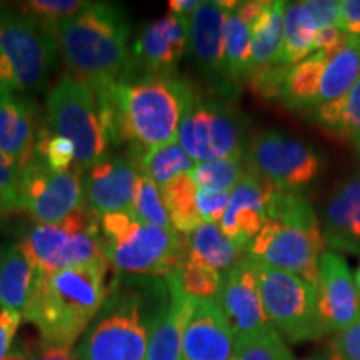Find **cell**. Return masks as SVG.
Wrapping results in <instances>:
<instances>
[{
    "label": "cell",
    "mask_w": 360,
    "mask_h": 360,
    "mask_svg": "<svg viewBox=\"0 0 360 360\" xmlns=\"http://www.w3.org/2000/svg\"><path fill=\"white\" fill-rule=\"evenodd\" d=\"M110 107L117 146L148 150L175 142L197 89L179 75H141L124 70L115 82L96 87Z\"/></svg>",
    "instance_id": "1"
},
{
    "label": "cell",
    "mask_w": 360,
    "mask_h": 360,
    "mask_svg": "<svg viewBox=\"0 0 360 360\" xmlns=\"http://www.w3.org/2000/svg\"><path fill=\"white\" fill-rule=\"evenodd\" d=\"M169 300L165 278L115 274L75 354L80 360H146L152 328Z\"/></svg>",
    "instance_id": "2"
},
{
    "label": "cell",
    "mask_w": 360,
    "mask_h": 360,
    "mask_svg": "<svg viewBox=\"0 0 360 360\" xmlns=\"http://www.w3.org/2000/svg\"><path fill=\"white\" fill-rule=\"evenodd\" d=\"M107 265L102 259L52 274L37 270L24 319L44 344L72 347L87 332L109 295Z\"/></svg>",
    "instance_id": "3"
},
{
    "label": "cell",
    "mask_w": 360,
    "mask_h": 360,
    "mask_svg": "<svg viewBox=\"0 0 360 360\" xmlns=\"http://www.w3.org/2000/svg\"><path fill=\"white\" fill-rule=\"evenodd\" d=\"M130 25L122 6L87 2L58 30V47L70 77L92 89L115 82L130 60Z\"/></svg>",
    "instance_id": "4"
},
{
    "label": "cell",
    "mask_w": 360,
    "mask_h": 360,
    "mask_svg": "<svg viewBox=\"0 0 360 360\" xmlns=\"http://www.w3.org/2000/svg\"><path fill=\"white\" fill-rule=\"evenodd\" d=\"M265 212L267 220L247 247V255L317 287L326 240L312 204L300 192L276 187Z\"/></svg>",
    "instance_id": "5"
},
{
    "label": "cell",
    "mask_w": 360,
    "mask_h": 360,
    "mask_svg": "<svg viewBox=\"0 0 360 360\" xmlns=\"http://www.w3.org/2000/svg\"><path fill=\"white\" fill-rule=\"evenodd\" d=\"M98 227L103 255L117 276L165 278L187 259L186 236L143 224L130 210L101 215Z\"/></svg>",
    "instance_id": "6"
},
{
    "label": "cell",
    "mask_w": 360,
    "mask_h": 360,
    "mask_svg": "<svg viewBox=\"0 0 360 360\" xmlns=\"http://www.w3.org/2000/svg\"><path fill=\"white\" fill-rule=\"evenodd\" d=\"M58 30L11 7L0 34V85L11 94L39 92L57 65Z\"/></svg>",
    "instance_id": "7"
},
{
    "label": "cell",
    "mask_w": 360,
    "mask_h": 360,
    "mask_svg": "<svg viewBox=\"0 0 360 360\" xmlns=\"http://www.w3.org/2000/svg\"><path fill=\"white\" fill-rule=\"evenodd\" d=\"M45 105L47 127L74 143L79 172H87L109 154L96 90L90 85L67 74L49 90Z\"/></svg>",
    "instance_id": "8"
},
{
    "label": "cell",
    "mask_w": 360,
    "mask_h": 360,
    "mask_svg": "<svg viewBox=\"0 0 360 360\" xmlns=\"http://www.w3.org/2000/svg\"><path fill=\"white\" fill-rule=\"evenodd\" d=\"M19 244L39 272L45 274L105 259L98 219L85 205L58 224H25Z\"/></svg>",
    "instance_id": "9"
},
{
    "label": "cell",
    "mask_w": 360,
    "mask_h": 360,
    "mask_svg": "<svg viewBox=\"0 0 360 360\" xmlns=\"http://www.w3.org/2000/svg\"><path fill=\"white\" fill-rule=\"evenodd\" d=\"M177 139L197 164L244 157L247 119L233 102L197 92L184 115Z\"/></svg>",
    "instance_id": "10"
},
{
    "label": "cell",
    "mask_w": 360,
    "mask_h": 360,
    "mask_svg": "<svg viewBox=\"0 0 360 360\" xmlns=\"http://www.w3.org/2000/svg\"><path fill=\"white\" fill-rule=\"evenodd\" d=\"M257 274L265 314L281 337L292 344H300L327 335L319 314V292L314 283L260 262H257Z\"/></svg>",
    "instance_id": "11"
},
{
    "label": "cell",
    "mask_w": 360,
    "mask_h": 360,
    "mask_svg": "<svg viewBox=\"0 0 360 360\" xmlns=\"http://www.w3.org/2000/svg\"><path fill=\"white\" fill-rule=\"evenodd\" d=\"M322 165L317 148L281 130L257 134L245 152V167L281 191L299 192L310 186L321 174Z\"/></svg>",
    "instance_id": "12"
},
{
    "label": "cell",
    "mask_w": 360,
    "mask_h": 360,
    "mask_svg": "<svg viewBox=\"0 0 360 360\" xmlns=\"http://www.w3.org/2000/svg\"><path fill=\"white\" fill-rule=\"evenodd\" d=\"M24 212L37 224H58L84 205L82 172H53L39 157L20 170Z\"/></svg>",
    "instance_id": "13"
},
{
    "label": "cell",
    "mask_w": 360,
    "mask_h": 360,
    "mask_svg": "<svg viewBox=\"0 0 360 360\" xmlns=\"http://www.w3.org/2000/svg\"><path fill=\"white\" fill-rule=\"evenodd\" d=\"M231 11L220 0L202 2L191 17V47L197 70L205 80L207 89L222 101H233L238 89L232 82L225 60V25Z\"/></svg>",
    "instance_id": "14"
},
{
    "label": "cell",
    "mask_w": 360,
    "mask_h": 360,
    "mask_svg": "<svg viewBox=\"0 0 360 360\" xmlns=\"http://www.w3.org/2000/svg\"><path fill=\"white\" fill-rule=\"evenodd\" d=\"M217 304L236 335V342L262 334L270 326L260 295L257 260L244 255L224 274Z\"/></svg>",
    "instance_id": "15"
},
{
    "label": "cell",
    "mask_w": 360,
    "mask_h": 360,
    "mask_svg": "<svg viewBox=\"0 0 360 360\" xmlns=\"http://www.w3.org/2000/svg\"><path fill=\"white\" fill-rule=\"evenodd\" d=\"M191 42V17L170 15L147 22L134 42L125 70L141 75H177V65Z\"/></svg>",
    "instance_id": "16"
},
{
    "label": "cell",
    "mask_w": 360,
    "mask_h": 360,
    "mask_svg": "<svg viewBox=\"0 0 360 360\" xmlns=\"http://www.w3.org/2000/svg\"><path fill=\"white\" fill-rule=\"evenodd\" d=\"M139 175L141 170L129 155L107 154L82 174L84 205L97 219L103 214L129 212Z\"/></svg>",
    "instance_id": "17"
},
{
    "label": "cell",
    "mask_w": 360,
    "mask_h": 360,
    "mask_svg": "<svg viewBox=\"0 0 360 360\" xmlns=\"http://www.w3.org/2000/svg\"><path fill=\"white\" fill-rule=\"evenodd\" d=\"M319 314L327 334L344 332L360 317V294L344 257L326 250L319 267Z\"/></svg>",
    "instance_id": "18"
},
{
    "label": "cell",
    "mask_w": 360,
    "mask_h": 360,
    "mask_svg": "<svg viewBox=\"0 0 360 360\" xmlns=\"http://www.w3.org/2000/svg\"><path fill=\"white\" fill-rule=\"evenodd\" d=\"M276 186L247 169L231 191V204L219 227L225 236L245 250L267 220V200Z\"/></svg>",
    "instance_id": "19"
},
{
    "label": "cell",
    "mask_w": 360,
    "mask_h": 360,
    "mask_svg": "<svg viewBox=\"0 0 360 360\" xmlns=\"http://www.w3.org/2000/svg\"><path fill=\"white\" fill-rule=\"evenodd\" d=\"M236 335L217 300H197L182 340V360H232Z\"/></svg>",
    "instance_id": "20"
},
{
    "label": "cell",
    "mask_w": 360,
    "mask_h": 360,
    "mask_svg": "<svg viewBox=\"0 0 360 360\" xmlns=\"http://www.w3.org/2000/svg\"><path fill=\"white\" fill-rule=\"evenodd\" d=\"M44 122L40 107L30 97L8 92L0 98V150L15 162L19 170L34 159Z\"/></svg>",
    "instance_id": "21"
},
{
    "label": "cell",
    "mask_w": 360,
    "mask_h": 360,
    "mask_svg": "<svg viewBox=\"0 0 360 360\" xmlns=\"http://www.w3.org/2000/svg\"><path fill=\"white\" fill-rule=\"evenodd\" d=\"M323 240L337 250L360 254V175L335 188L326 205Z\"/></svg>",
    "instance_id": "22"
},
{
    "label": "cell",
    "mask_w": 360,
    "mask_h": 360,
    "mask_svg": "<svg viewBox=\"0 0 360 360\" xmlns=\"http://www.w3.org/2000/svg\"><path fill=\"white\" fill-rule=\"evenodd\" d=\"M165 281L169 283L170 300L152 328L146 360H182L184 330L197 302L184 294L174 272Z\"/></svg>",
    "instance_id": "23"
},
{
    "label": "cell",
    "mask_w": 360,
    "mask_h": 360,
    "mask_svg": "<svg viewBox=\"0 0 360 360\" xmlns=\"http://www.w3.org/2000/svg\"><path fill=\"white\" fill-rule=\"evenodd\" d=\"M37 267L19 242L0 244V307L24 317L30 302Z\"/></svg>",
    "instance_id": "24"
},
{
    "label": "cell",
    "mask_w": 360,
    "mask_h": 360,
    "mask_svg": "<svg viewBox=\"0 0 360 360\" xmlns=\"http://www.w3.org/2000/svg\"><path fill=\"white\" fill-rule=\"evenodd\" d=\"M244 254L245 250L232 242L215 224H200L187 236V257L209 265L222 276L244 257Z\"/></svg>",
    "instance_id": "25"
},
{
    "label": "cell",
    "mask_w": 360,
    "mask_h": 360,
    "mask_svg": "<svg viewBox=\"0 0 360 360\" xmlns=\"http://www.w3.org/2000/svg\"><path fill=\"white\" fill-rule=\"evenodd\" d=\"M327 62L326 53L315 52L304 62L292 67L283 85L281 103L297 112H310L319 107L321 84Z\"/></svg>",
    "instance_id": "26"
},
{
    "label": "cell",
    "mask_w": 360,
    "mask_h": 360,
    "mask_svg": "<svg viewBox=\"0 0 360 360\" xmlns=\"http://www.w3.org/2000/svg\"><path fill=\"white\" fill-rule=\"evenodd\" d=\"M283 12H285V2H269L267 11L250 27L254 70L282 65Z\"/></svg>",
    "instance_id": "27"
},
{
    "label": "cell",
    "mask_w": 360,
    "mask_h": 360,
    "mask_svg": "<svg viewBox=\"0 0 360 360\" xmlns=\"http://www.w3.org/2000/svg\"><path fill=\"white\" fill-rule=\"evenodd\" d=\"M319 25L305 2H285L282 65L294 67L310 57Z\"/></svg>",
    "instance_id": "28"
},
{
    "label": "cell",
    "mask_w": 360,
    "mask_h": 360,
    "mask_svg": "<svg viewBox=\"0 0 360 360\" xmlns=\"http://www.w3.org/2000/svg\"><path fill=\"white\" fill-rule=\"evenodd\" d=\"M127 155L134 160L137 169L148 175L160 188L167 186L177 175L187 174L193 169V160L179 142H170L148 150L129 147Z\"/></svg>",
    "instance_id": "29"
},
{
    "label": "cell",
    "mask_w": 360,
    "mask_h": 360,
    "mask_svg": "<svg viewBox=\"0 0 360 360\" xmlns=\"http://www.w3.org/2000/svg\"><path fill=\"white\" fill-rule=\"evenodd\" d=\"M162 199H164L165 209H167L170 224L174 231L188 236L199 227L202 222L199 210H197V192L199 187L195 186L191 175L180 174L174 177L167 186L160 188Z\"/></svg>",
    "instance_id": "30"
},
{
    "label": "cell",
    "mask_w": 360,
    "mask_h": 360,
    "mask_svg": "<svg viewBox=\"0 0 360 360\" xmlns=\"http://www.w3.org/2000/svg\"><path fill=\"white\" fill-rule=\"evenodd\" d=\"M310 117L328 132L357 142L360 139V79L339 101L321 103L310 110Z\"/></svg>",
    "instance_id": "31"
},
{
    "label": "cell",
    "mask_w": 360,
    "mask_h": 360,
    "mask_svg": "<svg viewBox=\"0 0 360 360\" xmlns=\"http://www.w3.org/2000/svg\"><path fill=\"white\" fill-rule=\"evenodd\" d=\"M360 79V42L350 40L347 47L327 62L321 84V103L339 101Z\"/></svg>",
    "instance_id": "32"
},
{
    "label": "cell",
    "mask_w": 360,
    "mask_h": 360,
    "mask_svg": "<svg viewBox=\"0 0 360 360\" xmlns=\"http://www.w3.org/2000/svg\"><path fill=\"white\" fill-rule=\"evenodd\" d=\"M225 60L232 82L240 87L242 82H249L254 64H252V32L236 11H231L225 25Z\"/></svg>",
    "instance_id": "33"
},
{
    "label": "cell",
    "mask_w": 360,
    "mask_h": 360,
    "mask_svg": "<svg viewBox=\"0 0 360 360\" xmlns=\"http://www.w3.org/2000/svg\"><path fill=\"white\" fill-rule=\"evenodd\" d=\"M245 170L244 157H232V159L200 162L193 165L188 175L200 191L231 192L244 177Z\"/></svg>",
    "instance_id": "34"
},
{
    "label": "cell",
    "mask_w": 360,
    "mask_h": 360,
    "mask_svg": "<svg viewBox=\"0 0 360 360\" xmlns=\"http://www.w3.org/2000/svg\"><path fill=\"white\" fill-rule=\"evenodd\" d=\"M174 274L186 295L195 300L217 299L224 276L215 269L187 257Z\"/></svg>",
    "instance_id": "35"
},
{
    "label": "cell",
    "mask_w": 360,
    "mask_h": 360,
    "mask_svg": "<svg viewBox=\"0 0 360 360\" xmlns=\"http://www.w3.org/2000/svg\"><path fill=\"white\" fill-rule=\"evenodd\" d=\"M135 219H139L143 224L155 225V227L172 229L167 209H165L164 199H162L160 187L152 180L148 175H139L137 188H135L134 205L130 209Z\"/></svg>",
    "instance_id": "36"
},
{
    "label": "cell",
    "mask_w": 360,
    "mask_h": 360,
    "mask_svg": "<svg viewBox=\"0 0 360 360\" xmlns=\"http://www.w3.org/2000/svg\"><path fill=\"white\" fill-rule=\"evenodd\" d=\"M232 360H295L281 334L274 327L262 334L236 342Z\"/></svg>",
    "instance_id": "37"
},
{
    "label": "cell",
    "mask_w": 360,
    "mask_h": 360,
    "mask_svg": "<svg viewBox=\"0 0 360 360\" xmlns=\"http://www.w3.org/2000/svg\"><path fill=\"white\" fill-rule=\"evenodd\" d=\"M35 157L53 172H67L75 164V147L69 139L53 134L44 122L35 143Z\"/></svg>",
    "instance_id": "38"
},
{
    "label": "cell",
    "mask_w": 360,
    "mask_h": 360,
    "mask_svg": "<svg viewBox=\"0 0 360 360\" xmlns=\"http://www.w3.org/2000/svg\"><path fill=\"white\" fill-rule=\"evenodd\" d=\"M85 4L87 2H80V0H30L20 8L44 24L60 30L62 24L77 15Z\"/></svg>",
    "instance_id": "39"
},
{
    "label": "cell",
    "mask_w": 360,
    "mask_h": 360,
    "mask_svg": "<svg viewBox=\"0 0 360 360\" xmlns=\"http://www.w3.org/2000/svg\"><path fill=\"white\" fill-rule=\"evenodd\" d=\"M290 69L292 67L289 65H274L254 70L249 79L252 94L259 101L281 102L283 85H285Z\"/></svg>",
    "instance_id": "40"
},
{
    "label": "cell",
    "mask_w": 360,
    "mask_h": 360,
    "mask_svg": "<svg viewBox=\"0 0 360 360\" xmlns=\"http://www.w3.org/2000/svg\"><path fill=\"white\" fill-rule=\"evenodd\" d=\"M0 205L11 215L24 212L20 193V170L11 157L0 150Z\"/></svg>",
    "instance_id": "41"
},
{
    "label": "cell",
    "mask_w": 360,
    "mask_h": 360,
    "mask_svg": "<svg viewBox=\"0 0 360 360\" xmlns=\"http://www.w3.org/2000/svg\"><path fill=\"white\" fill-rule=\"evenodd\" d=\"M231 204V192L217 191H200L197 192V210H199L202 222L220 224V220L227 212Z\"/></svg>",
    "instance_id": "42"
},
{
    "label": "cell",
    "mask_w": 360,
    "mask_h": 360,
    "mask_svg": "<svg viewBox=\"0 0 360 360\" xmlns=\"http://www.w3.org/2000/svg\"><path fill=\"white\" fill-rule=\"evenodd\" d=\"M349 37L344 30L335 25H327L319 29L317 35H315L314 51L326 53V57L330 60L337 53H340L349 45Z\"/></svg>",
    "instance_id": "43"
},
{
    "label": "cell",
    "mask_w": 360,
    "mask_h": 360,
    "mask_svg": "<svg viewBox=\"0 0 360 360\" xmlns=\"http://www.w3.org/2000/svg\"><path fill=\"white\" fill-rule=\"evenodd\" d=\"M330 344L344 360H360V317Z\"/></svg>",
    "instance_id": "44"
},
{
    "label": "cell",
    "mask_w": 360,
    "mask_h": 360,
    "mask_svg": "<svg viewBox=\"0 0 360 360\" xmlns=\"http://www.w3.org/2000/svg\"><path fill=\"white\" fill-rule=\"evenodd\" d=\"M24 354L27 360H80L77 354L72 352V347L44 344L40 339L35 344H27Z\"/></svg>",
    "instance_id": "45"
},
{
    "label": "cell",
    "mask_w": 360,
    "mask_h": 360,
    "mask_svg": "<svg viewBox=\"0 0 360 360\" xmlns=\"http://www.w3.org/2000/svg\"><path fill=\"white\" fill-rule=\"evenodd\" d=\"M305 6L312 12L319 29L335 25L340 29V2L337 0H307Z\"/></svg>",
    "instance_id": "46"
},
{
    "label": "cell",
    "mask_w": 360,
    "mask_h": 360,
    "mask_svg": "<svg viewBox=\"0 0 360 360\" xmlns=\"http://www.w3.org/2000/svg\"><path fill=\"white\" fill-rule=\"evenodd\" d=\"M20 322V314L12 312V310H0V360H4L11 354L12 342L15 339Z\"/></svg>",
    "instance_id": "47"
},
{
    "label": "cell",
    "mask_w": 360,
    "mask_h": 360,
    "mask_svg": "<svg viewBox=\"0 0 360 360\" xmlns=\"http://www.w3.org/2000/svg\"><path fill=\"white\" fill-rule=\"evenodd\" d=\"M340 29L347 34L349 40L360 42V0H342Z\"/></svg>",
    "instance_id": "48"
},
{
    "label": "cell",
    "mask_w": 360,
    "mask_h": 360,
    "mask_svg": "<svg viewBox=\"0 0 360 360\" xmlns=\"http://www.w3.org/2000/svg\"><path fill=\"white\" fill-rule=\"evenodd\" d=\"M269 2L265 0H250V2H238V6L236 8V13L240 17L242 20L245 22L247 25L252 27L257 22L262 13L267 11Z\"/></svg>",
    "instance_id": "49"
},
{
    "label": "cell",
    "mask_w": 360,
    "mask_h": 360,
    "mask_svg": "<svg viewBox=\"0 0 360 360\" xmlns=\"http://www.w3.org/2000/svg\"><path fill=\"white\" fill-rule=\"evenodd\" d=\"M200 6V0H169V11L180 17H192Z\"/></svg>",
    "instance_id": "50"
},
{
    "label": "cell",
    "mask_w": 360,
    "mask_h": 360,
    "mask_svg": "<svg viewBox=\"0 0 360 360\" xmlns=\"http://www.w3.org/2000/svg\"><path fill=\"white\" fill-rule=\"evenodd\" d=\"M305 360H344V359H342L339 352L332 347V344H328L321 350H315V352L310 354Z\"/></svg>",
    "instance_id": "51"
},
{
    "label": "cell",
    "mask_w": 360,
    "mask_h": 360,
    "mask_svg": "<svg viewBox=\"0 0 360 360\" xmlns=\"http://www.w3.org/2000/svg\"><path fill=\"white\" fill-rule=\"evenodd\" d=\"M8 224H11V214H8L7 210L0 205V232L6 231V229L8 227Z\"/></svg>",
    "instance_id": "52"
},
{
    "label": "cell",
    "mask_w": 360,
    "mask_h": 360,
    "mask_svg": "<svg viewBox=\"0 0 360 360\" xmlns=\"http://www.w3.org/2000/svg\"><path fill=\"white\" fill-rule=\"evenodd\" d=\"M4 360H27V357H25L24 350H22V349H15V350H12V352L8 354L7 357L4 359Z\"/></svg>",
    "instance_id": "53"
},
{
    "label": "cell",
    "mask_w": 360,
    "mask_h": 360,
    "mask_svg": "<svg viewBox=\"0 0 360 360\" xmlns=\"http://www.w3.org/2000/svg\"><path fill=\"white\" fill-rule=\"evenodd\" d=\"M8 8H11V6H7V4L0 2V34H2V27H4V22H6Z\"/></svg>",
    "instance_id": "54"
},
{
    "label": "cell",
    "mask_w": 360,
    "mask_h": 360,
    "mask_svg": "<svg viewBox=\"0 0 360 360\" xmlns=\"http://www.w3.org/2000/svg\"><path fill=\"white\" fill-rule=\"evenodd\" d=\"M354 281H355V285H357V290H359V294H360V265H359V269L355 270Z\"/></svg>",
    "instance_id": "55"
},
{
    "label": "cell",
    "mask_w": 360,
    "mask_h": 360,
    "mask_svg": "<svg viewBox=\"0 0 360 360\" xmlns=\"http://www.w3.org/2000/svg\"><path fill=\"white\" fill-rule=\"evenodd\" d=\"M6 94H8V92H7V90H6V89H4V87H2V85H0V98H2L4 96H6Z\"/></svg>",
    "instance_id": "56"
}]
</instances>
